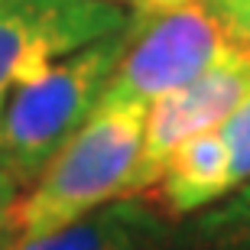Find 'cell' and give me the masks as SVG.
<instances>
[{
  "instance_id": "1",
  "label": "cell",
  "mask_w": 250,
  "mask_h": 250,
  "mask_svg": "<svg viewBox=\"0 0 250 250\" xmlns=\"http://www.w3.org/2000/svg\"><path fill=\"white\" fill-rule=\"evenodd\" d=\"M143 124L146 104H101L26 192H20L10 214V237L56 231L114 198H127Z\"/></svg>"
},
{
  "instance_id": "2",
  "label": "cell",
  "mask_w": 250,
  "mask_h": 250,
  "mask_svg": "<svg viewBox=\"0 0 250 250\" xmlns=\"http://www.w3.org/2000/svg\"><path fill=\"white\" fill-rule=\"evenodd\" d=\"M127 36L130 20L127 26L49 62L13 91L0 117V166L20 186H29L98 111Z\"/></svg>"
},
{
  "instance_id": "3",
  "label": "cell",
  "mask_w": 250,
  "mask_h": 250,
  "mask_svg": "<svg viewBox=\"0 0 250 250\" xmlns=\"http://www.w3.org/2000/svg\"><path fill=\"white\" fill-rule=\"evenodd\" d=\"M247 56L250 46L231 36L208 0H182L143 17L130 13L127 49L104 84L101 104H149L214 65Z\"/></svg>"
},
{
  "instance_id": "4",
  "label": "cell",
  "mask_w": 250,
  "mask_h": 250,
  "mask_svg": "<svg viewBox=\"0 0 250 250\" xmlns=\"http://www.w3.org/2000/svg\"><path fill=\"white\" fill-rule=\"evenodd\" d=\"M127 20L130 10L107 0H0V117L23 82Z\"/></svg>"
},
{
  "instance_id": "5",
  "label": "cell",
  "mask_w": 250,
  "mask_h": 250,
  "mask_svg": "<svg viewBox=\"0 0 250 250\" xmlns=\"http://www.w3.org/2000/svg\"><path fill=\"white\" fill-rule=\"evenodd\" d=\"M247 94H250V56L214 65L198 78L159 94L156 101H149L146 124H143V143H140L137 163H133L127 195L137 198L140 192L153 188L163 176L169 153L198 130L218 127Z\"/></svg>"
},
{
  "instance_id": "6",
  "label": "cell",
  "mask_w": 250,
  "mask_h": 250,
  "mask_svg": "<svg viewBox=\"0 0 250 250\" xmlns=\"http://www.w3.org/2000/svg\"><path fill=\"white\" fill-rule=\"evenodd\" d=\"M159 237L163 221L127 195L56 231L7 237L0 250H156Z\"/></svg>"
},
{
  "instance_id": "7",
  "label": "cell",
  "mask_w": 250,
  "mask_h": 250,
  "mask_svg": "<svg viewBox=\"0 0 250 250\" xmlns=\"http://www.w3.org/2000/svg\"><path fill=\"white\" fill-rule=\"evenodd\" d=\"M153 188L172 214H192L231 195V153L221 127L198 130L182 140L169 153L163 176Z\"/></svg>"
},
{
  "instance_id": "8",
  "label": "cell",
  "mask_w": 250,
  "mask_h": 250,
  "mask_svg": "<svg viewBox=\"0 0 250 250\" xmlns=\"http://www.w3.org/2000/svg\"><path fill=\"white\" fill-rule=\"evenodd\" d=\"M234 192L231 202L218 205L195 224L202 250H250V182Z\"/></svg>"
},
{
  "instance_id": "9",
  "label": "cell",
  "mask_w": 250,
  "mask_h": 250,
  "mask_svg": "<svg viewBox=\"0 0 250 250\" xmlns=\"http://www.w3.org/2000/svg\"><path fill=\"white\" fill-rule=\"evenodd\" d=\"M218 127L231 153V188H241L250 182V94Z\"/></svg>"
},
{
  "instance_id": "10",
  "label": "cell",
  "mask_w": 250,
  "mask_h": 250,
  "mask_svg": "<svg viewBox=\"0 0 250 250\" xmlns=\"http://www.w3.org/2000/svg\"><path fill=\"white\" fill-rule=\"evenodd\" d=\"M221 23L231 29V36L250 46V0H208Z\"/></svg>"
},
{
  "instance_id": "11",
  "label": "cell",
  "mask_w": 250,
  "mask_h": 250,
  "mask_svg": "<svg viewBox=\"0 0 250 250\" xmlns=\"http://www.w3.org/2000/svg\"><path fill=\"white\" fill-rule=\"evenodd\" d=\"M20 188L23 186L0 166V244L10 237V214H13V205L20 198Z\"/></svg>"
},
{
  "instance_id": "12",
  "label": "cell",
  "mask_w": 250,
  "mask_h": 250,
  "mask_svg": "<svg viewBox=\"0 0 250 250\" xmlns=\"http://www.w3.org/2000/svg\"><path fill=\"white\" fill-rule=\"evenodd\" d=\"M107 3H130V0H107Z\"/></svg>"
}]
</instances>
